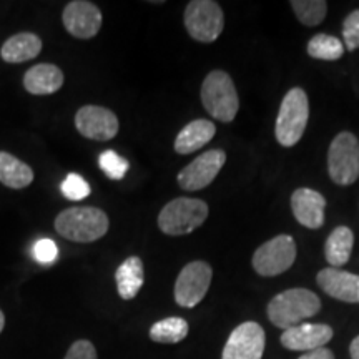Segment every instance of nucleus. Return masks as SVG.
Segmentation results:
<instances>
[{"mask_svg": "<svg viewBox=\"0 0 359 359\" xmlns=\"http://www.w3.org/2000/svg\"><path fill=\"white\" fill-rule=\"evenodd\" d=\"M4 326H6V316H4L2 309H0V333L4 331Z\"/></svg>", "mask_w": 359, "mask_h": 359, "instance_id": "obj_33", "label": "nucleus"}, {"mask_svg": "<svg viewBox=\"0 0 359 359\" xmlns=\"http://www.w3.org/2000/svg\"><path fill=\"white\" fill-rule=\"evenodd\" d=\"M201 103L205 110L219 122L230 123L240 109L236 87L226 72L213 70L201 85Z\"/></svg>", "mask_w": 359, "mask_h": 359, "instance_id": "obj_3", "label": "nucleus"}, {"mask_svg": "<svg viewBox=\"0 0 359 359\" xmlns=\"http://www.w3.org/2000/svg\"><path fill=\"white\" fill-rule=\"evenodd\" d=\"M349 354H351V359H359V336H356V338L351 341Z\"/></svg>", "mask_w": 359, "mask_h": 359, "instance_id": "obj_32", "label": "nucleus"}, {"mask_svg": "<svg viewBox=\"0 0 359 359\" xmlns=\"http://www.w3.org/2000/svg\"><path fill=\"white\" fill-rule=\"evenodd\" d=\"M215 133H217V127H215L213 122L203 118L193 120L177 135L175 151L180 155L193 154V151L205 147L210 140H213Z\"/></svg>", "mask_w": 359, "mask_h": 359, "instance_id": "obj_18", "label": "nucleus"}, {"mask_svg": "<svg viewBox=\"0 0 359 359\" xmlns=\"http://www.w3.org/2000/svg\"><path fill=\"white\" fill-rule=\"evenodd\" d=\"M62 193L67 200L80 201L90 195V185L77 173L67 175L65 182L62 183Z\"/></svg>", "mask_w": 359, "mask_h": 359, "instance_id": "obj_27", "label": "nucleus"}, {"mask_svg": "<svg viewBox=\"0 0 359 359\" xmlns=\"http://www.w3.org/2000/svg\"><path fill=\"white\" fill-rule=\"evenodd\" d=\"M64 359H98L97 349L88 339H79L69 348Z\"/></svg>", "mask_w": 359, "mask_h": 359, "instance_id": "obj_30", "label": "nucleus"}, {"mask_svg": "<svg viewBox=\"0 0 359 359\" xmlns=\"http://www.w3.org/2000/svg\"><path fill=\"white\" fill-rule=\"evenodd\" d=\"M343 39L348 52L359 48V11H353L343 22Z\"/></svg>", "mask_w": 359, "mask_h": 359, "instance_id": "obj_28", "label": "nucleus"}, {"mask_svg": "<svg viewBox=\"0 0 359 359\" xmlns=\"http://www.w3.org/2000/svg\"><path fill=\"white\" fill-rule=\"evenodd\" d=\"M109 217L95 206H74L55 218V230L65 240L75 243H92L109 231Z\"/></svg>", "mask_w": 359, "mask_h": 359, "instance_id": "obj_1", "label": "nucleus"}, {"mask_svg": "<svg viewBox=\"0 0 359 359\" xmlns=\"http://www.w3.org/2000/svg\"><path fill=\"white\" fill-rule=\"evenodd\" d=\"M296 259V243L290 235L275 236L255 251V271L262 276H278L293 266Z\"/></svg>", "mask_w": 359, "mask_h": 359, "instance_id": "obj_8", "label": "nucleus"}, {"mask_svg": "<svg viewBox=\"0 0 359 359\" xmlns=\"http://www.w3.org/2000/svg\"><path fill=\"white\" fill-rule=\"evenodd\" d=\"M291 7L298 20L306 27L320 25L327 13V2L325 0H293Z\"/></svg>", "mask_w": 359, "mask_h": 359, "instance_id": "obj_25", "label": "nucleus"}, {"mask_svg": "<svg viewBox=\"0 0 359 359\" xmlns=\"http://www.w3.org/2000/svg\"><path fill=\"white\" fill-rule=\"evenodd\" d=\"M327 173L336 185H353L359 178V140L343 132L331 142L327 150Z\"/></svg>", "mask_w": 359, "mask_h": 359, "instance_id": "obj_6", "label": "nucleus"}, {"mask_svg": "<svg viewBox=\"0 0 359 359\" xmlns=\"http://www.w3.org/2000/svg\"><path fill=\"white\" fill-rule=\"evenodd\" d=\"M213 269L205 262H191L180 271L175 283V302L182 308H195L212 285Z\"/></svg>", "mask_w": 359, "mask_h": 359, "instance_id": "obj_9", "label": "nucleus"}, {"mask_svg": "<svg viewBox=\"0 0 359 359\" xmlns=\"http://www.w3.org/2000/svg\"><path fill=\"white\" fill-rule=\"evenodd\" d=\"M208 218V205L198 198H175L158 215V228L168 236L190 235Z\"/></svg>", "mask_w": 359, "mask_h": 359, "instance_id": "obj_5", "label": "nucleus"}, {"mask_svg": "<svg viewBox=\"0 0 359 359\" xmlns=\"http://www.w3.org/2000/svg\"><path fill=\"white\" fill-rule=\"evenodd\" d=\"M224 161L226 154L223 150L205 151L178 173V185L185 191L203 190L218 177Z\"/></svg>", "mask_w": 359, "mask_h": 359, "instance_id": "obj_11", "label": "nucleus"}, {"mask_svg": "<svg viewBox=\"0 0 359 359\" xmlns=\"http://www.w3.org/2000/svg\"><path fill=\"white\" fill-rule=\"evenodd\" d=\"M64 85V72L53 64H39L27 70L24 87L32 95H52Z\"/></svg>", "mask_w": 359, "mask_h": 359, "instance_id": "obj_17", "label": "nucleus"}, {"mask_svg": "<svg viewBox=\"0 0 359 359\" xmlns=\"http://www.w3.org/2000/svg\"><path fill=\"white\" fill-rule=\"evenodd\" d=\"M185 27L196 42L212 43L223 32L224 15L218 2L191 0L185 8Z\"/></svg>", "mask_w": 359, "mask_h": 359, "instance_id": "obj_7", "label": "nucleus"}, {"mask_svg": "<svg viewBox=\"0 0 359 359\" xmlns=\"http://www.w3.org/2000/svg\"><path fill=\"white\" fill-rule=\"evenodd\" d=\"M75 127L88 140L107 142L118 133L120 123L114 111L98 105H85L75 114Z\"/></svg>", "mask_w": 359, "mask_h": 359, "instance_id": "obj_12", "label": "nucleus"}, {"mask_svg": "<svg viewBox=\"0 0 359 359\" xmlns=\"http://www.w3.org/2000/svg\"><path fill=\"white\" fill-rule=\"evenodd\" d=\"M116 291H118L120 298L125 302H130L138 291L142 290L143 283H145V269L143 263L138 257H130L116 268L115 271Z\"/></svg>", "mask_w": 359, "mask_h": 359, "instance_id": "obj_19", "label": "nucleus"}, {"mask_svg": "<svg viewBox=\"0 0 359 359\" xmlns=\"http://www.w3.org/2000/svg\"><path fill=\"white\" fill-rule=\"evenodd\" d=\"M316 281L331 298L344 303H359V275L330 266L318 273Z\"/></svg>", "mask_w": 359, "mask_h": 359, "instance_id": "obj_16", "label": "nucleus"}, {"mask_svg": "<svg viewBox=\"0 0 359 359\" xmlns=\"http://www.w3.org/2000/svg\"><path fill=\"white\" fill-rule=\"evenodd\" d=\"M42 52V40L32 32H22L13 35L2 45V55L7 64H22V62L32 60Z\"/></svg>", "mask_w": 359, "mask_h": 359, "instance_id": "obj_20", "label": "nucleus"}, {"mask_svg": "<svg viewBox=\"0 0 359 359\" xmlns=\"http://www.w3.org/2000/svg\"><path fill=\"white\" fill-rule=\"evenodd\" d=\"M291 210L299 224L309 230H320L325 224L326 200L320 191L311 188H298L291 195Z\"/></svg>", "mask_w": 359, "mask_h": 359, "instance_id": "obj_15", "label": "nucleus"}, {"mask_svg": "<svg viewBox=\"0 0 359 359\" xmlns=\"http://www.w3.org/2000/svg\"><path fill=\"white\" fill-rule=\"evenodd\" d=\"M333 339V327L327 325H303L293 326L285 330L281 334V344L290 351H314V349L325 348V344Z\"/></svg>", "mask_w": 359, "mask_h": 359, "instance_id": "obj_14", "label": "nucleus"}, {"mask_svg": "<svg viewBox=\"0 0 359 359\" xmlns=\"http://www.w3.org/2000/svg\"><path fill=\"white\" fill-rule=\"evenodd\" d=\"M299 359H334V354L331 349L327 348H320V349H314V351H309L306 354H303Z\"/></svg>", "mask_w": 359, "mask_h": 359, "instance_id": "obj_31", "label": "nucleus"}, {"mask_svg": "<svg viewBox=\"0 0 359 359\" xmlns=\"http://www.w3.org/2000/svg\"><path fill=\"white\" fill-rule=\"evenodd\" d=\"M34 182V170L7 151H0V183L13 190H22Z\"/></svg>", "mask_w": 359, "mask_h": 359, "instance_id": "obj_21", "label": "nucleus"}, {"mask_svg": "<svg viewBox=\"0 0 359 359\" xmlns=\"http://www.w3.org/2000/svg\"><path fill=\"white\" fill-rule=\"evenodd\" d=\"M321 302L306 288H291L276 294L268 304V318L276 327L290 330L320 313Z\"/></svg>", "mask_w": 359, "mask_h": 359, "instance_id": "obj_2", "label": "nucleus"}, {"mask_svg": "<svg viewBox=\"0 0 359 359\" xmlns=\"http://www.w3.org/2000/svg\"><path fill=\"white\" fill-rule=\"evenodd\" d=\"M98 163H100L102 172L110 180H122L130 168L128 161L123 156L115 154L114 150L103 151L100 158H98Z\"/></svg>", "mask_w": 359, "mask_h": 359, "instance_id": "obj_26", "label": "nucleus"}, {"mask_svg": "<svg viewBox=\"0 0 359 359\" xmlns=\"http://www.w3.org/2000/svg\"><path fill=\"white\" fill-rule=\"evenodd\" d=\"M64 25L72 37L93 39L102 27V12L95 4L87 0H74L64 8Z\"/></svg>", "mask_w": 359, "mask_h": 359, "instance_id": "obj_13", "label": "nucleus"}, {"mask_svg": "<svg viewBox=\"0 0 359 359\" xmlns=\"http://www.w3.org/2000/svg\"><path fill=\"white\" fill-rule=\"evenodd\" d=\"M308 53L309 57L318 58V60L334 62L343 57L344 45L333 35L318 34L308 42Z\"/></svg>", "mask_w": 359, "mask_h": 359, "instance_id": "obj_24", "label": "nucleus"}, {"mask_svg": "<svg viewBox=\"0 0 359 359\" xmlns=\"http://www.w3.org/2000/svg\"><path fill=\"white\" fill-rule=\"evenodd\" d=\"M354 245V235L348 226H338L331 231L325 245L326 262L331 268H341L351 258V251Z\"/></svg>", "mask_w": 359, "mask_h": 359, "instance_id": "obj_22", "label": "nucleus"}, {"mask_svg": "<svg viewBox=\"0 0 359 359\" xmlns=\"http://www.w3.org/2000/svg\"><path fill=\"white\" fill-rule=\"evenodd\" d=\"M309 118V102L303 88H291L283 98L276 116L275 135L283 147H294L302 140Z\"/></svg>", "mask_w": 359, "mask_h": 359, "instance_id": "obj_4", "label": "nucleus"}, {"mask_svg": "<svg viewBox=\"0 0 359 359\" xmlns=\"http://www.w3.org/2000/svg\"><path fill=\"white\" fill-rule=\"evenodd\" d=\"M34 255H35V259L40 263H45V264L53 263L58 255L57 245L53 243L52 240H48V238H42V240H39L37 243H35Z\"/></svg>", "mask_w": 359, "mask_h": 359, "instance_id": "obj_29", "label": "nucleus"}, {"mask_svg": "<svg viewBox=\"0 0 359 359\" xmlns=\"http://www.w3.org/2000/svg\"><path fill=\"white\" fill-rule=\"evenodd\" d=\"M263 327L258 323H241L231 331L230 338L223 348L222 359H262L264 353Z\"/></svg>", "mask_w": 359, "mask_h": 359, "instance_id": "obj_10", "label": "nucleus"}, {"mask_svg": "<svg viewBox=\"0 0 359 359\" xmlns=\"http://www.w3.org/2000/svg\"><path fill=\"white\" fill-rule=\"evenodd\" d=\"M188 323L187 320L178 316L165 318V320L156 321L150 327V339L155 343L163 344H177L188 336Z\"/></svg>", "mask_w": 359, "mask_h": 359, "instance_id": "obj_23", "label": "nucleus"}]
</instances>
